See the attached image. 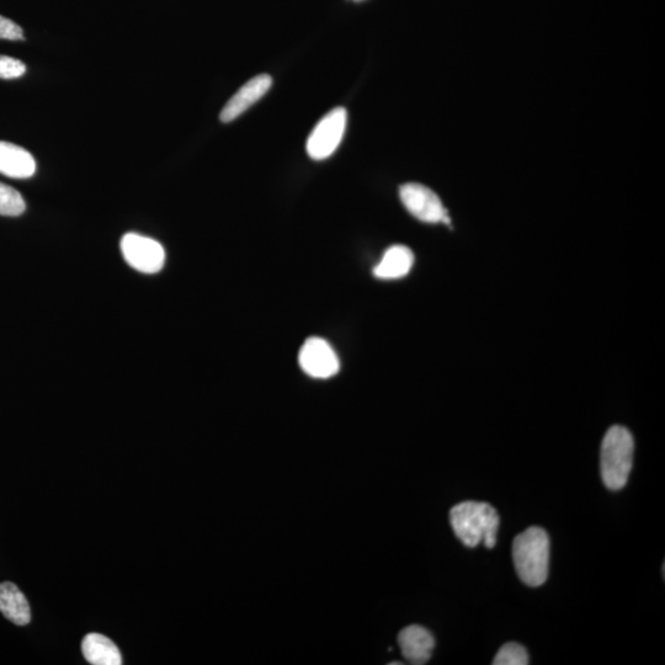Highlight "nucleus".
I'll use <instances>...</instances> for the list:
<instances>
[{
    "label": "nucleus",
    "instance_id": "nucleus-1",
    "mask_svg": "<svg viewBox=\"0 0 665 665\" xmlns=\"http://www.w3.org/2000/svg\"><path fill=\"white\" fill-rule=\"evenodd\" d=\"M450 523L459 540L470 549L483 542L493 549L497 542L499 515L488 503L462 502L450 512Z\"/></svg>",
    "mask_w": 665,
    "mask_h": 665
},
{
    "label": "nucleus",
    "instance_id": "nucleus-2",
    "mask_svg": "<svg viewBox=\"0 0 665 665\" xmlns=\"http://www.w3.org/2000/svg\"><path fill=\"white\" fill-rule=\"evenodd\" d=\"M513 561L521 582L537 588L549 577L550 537L544 529L532 526L515 537Z\"/></svg>",
    "mask_w": 665,
    "mask_h": 665
},
{
    "label": "nucleus",
    "instance_id": "nucleus-3",
    "mask_svg": "<svg viewBox=\"0 0 665 665\" xmlns=\"http://www.w3.org/2000/svg\"><path fill=\"white\" fill-rule=\"evenodd\" d=\"M635 441L629 429L614 425L601 444L600 470L606 488L620 491L629 481Z\"/></svg>",
    "mask_w": 665,
    "mask_h": 665
},
{
    "label": "nucleus",
    "instance_id": "nucleus-4",
    "mask_svg": "<svg viewBox=\"0 0 665 665\" xmlns=\"http://www.w3.org/2000/svg\"><path fill=\"white\" fill-rule=\"evenodd\" d=\"M348 113L335 108L318 122L307 140V153L315 161H324L337 151L347 129Z\"/></svg>",
    "mask_w": 665,
    "mask_h": 665
},
{
    "label": "nucleus",
    "instance_id": "nucleus-5",
    "mask_svg": "<svg viewBox=\"0 0 665 665\" xmlns=\"http://www.w3.org/2000/svg\"><path fill=\"white\" fill-rule=\"evenodd\" d=\"M120 247L126 263L140 273L156 274L166 263V250L152 238L127 233L122 237Z\"/></svg>",
    "mask_w": 665,
    "mask_h": 665
},
{
    "label": "nucleus",
    "instance_id": "nucleus-6",
    "mask_svg": "<svg viewBox=\"0 0 665 665\" xmlns=\"http://www.w3.org/2000/svg\"><path fill=\"white\" fill-rule=\"evenodd\" d=\"M399 196L409 214L419 221L450 225V217L443 202L427 186L417 183L404 184L399 190Z\"/></svg>",
    "mask_w": 665,
    "mask_h": 665
},
{
    "label": "nucleus",
    "instance_id": "nucleus-7",
    "mask_svg": "<svg viewBox=\"0 0 665 665\" xmlns=\"http://www.w3.org/2000/svg\"><path fill=\"white\" fill-rule=\"evenodd\" d=\"M301 369L313 379H331L339 371V359L326 340L310 338L300 350Z\"/></svg>",
    "mask_w": 665,
    "mask_h": 665
},
{
    "label": "nucleus",
    "instance_id": "nucleus-8",
    "mask_svg": "<svg viewBox=\"0 0 665 665\" xmlns=\"http://www.w3.org/2000/svg\"><path fill=\"white\" fill-rule=\"evenodd\" d=\"M271 85H273V78L269 74H259V76L250 79L228 100L225 108L221 111V121L228 124V122L236 120L237 117L246 113L250 106L258 103L269 92Z\"/></svg>",
    "mask_w": 665,
    "mask_h": 665
},
{
    "label": "nucleus",
    "instance_id": "nucleus-9",
    "mask_svg": "<svg viewBox=\"0 0 665 665\" xmlns=\"http://www.w3.org/2000/svg\"><path fill=\"white\" fill-rule=\"evenodd\" d=\"M398 645L409 663L423 665L432 657L435 640L432 633L424 627L412 625L399 632Z\"/></svg>",
    "mask_w": 665,
    "mask_h": 665
},
{
    "label": "nucleus",
    "instance_id": "nucleus-10",
    "mask_svg": "<svg viewBox=\"0 0 665 665\" xmlns=\"http://www.w3.org/2000/svg\"><path fill=\"white\" fill-rule=\"evenodd\" d=\"M35 172L36 162L29 151L14 143L0 141V174L14 179H29Z\"/></svg>",
    "mask_w": 665,
    "mask_h": 665
},
{
    "label": "nucleus",
    "instance_id": "nucleus-11",
    "mask_svg": "<svg viewBox=\"0 0 665 665\" xmlns=\"http://www.w3.org/2000/svg\"><path fill=\"white\" fill-rule=\"evenodd\" d=\"M414 254L406 246H393L383 254L381 262L376 265L374 275L381 280H397L404 278L412 270Z\"/></svg>",
    "mask_w": 665,
    "mask_h": 665
},
{
    "label": "nucleus",
    "instance_id": "nucleus-12",
    "mask_svg": "<svg viewBox=\"0 0 665 665\" xmlns=\"http://www.w3.org/2000/svg\"><path fill=\"white\" fill-rule=\"evenodd\" d=\"M0 613L18 626L28 625L31 621L30 605L17 585L0 584Z\"/></svg>",
    "mask_w": 665,
    "mask_h": 665
},
{
    "label": "nucleus",
    "instance_id": "nucleus-13",
    "mask_svg": "<svg viewBox=\"0 0 665 665\" xmlns=\"http://www.w3.org/2000/svg\"><path fill=\"white\" fill-rule=\"evenodd\" d=\"M82 652L88 663L93 665H121L120 649L110 638L99 633H89L82 642Z\"/></svg>",
    "mask_w": 665,
    "mask_h": 665
},
{
    "label": "nucleus",
    "instance_id": "nucleus-14",
    "mask_svg": "<svg viewBox=\"0 0 665 665\" xmlns=\"http://www.w3.org/2000/svg\"><path fill=\"white\" fill-rule=\"evenodd\" d=\"M25 210V200L19 191L0 183V216H20Z\"/></svg>",
    "mask_w": 665,
    "mask_h": 665
},
{
    "label": "nucleus",
    "instance_id": "nucleus-15",
    "mask_svg": "<svg viewBox=\"0 0 665 665\" xmlns=\"http://www.w3.org/2000/svg\"><path fill=\"white\" fill-rule=\"evenodd\" d=\"M494 665H526L529 664V654L519 643L510 642L499 649L493 659Z\"/></svg>",
    "mask_w": 665,
    "mask_h": 665
},
{
    "label": "nucleus",
    "instance_id": "nucleus-16",
    "mask_svg": "<svg viewBox=\"0 0 665 665\" xmlns=\"http://www.w3.org/2000/svg\"><path fill=\"white\" fill-rule=\"evenodd\" d=\"M26 72L24 62L17 58L0 55V78L15 79L23 77Z\"/></svg>",
    "mask_w": 665,
    "mask_h": 665
},
{
    "label": "nucleus",
    "instance_id": "nucleus-17",
    "mask_svg": "<svg viewBox=\"0 0 665 665\" xmlns=\"http://www.w3.org/2000/svg\"><path fill=\"white\" fill-rule=\"evenodd\" d=\"M0 40H24V31L17 23L0 15Z\"/></svg>",
    "mask_w": 665,
    "mask_h": 665
},
{
    "label": "nucleus",
    "instance_id": "nucleus-18",
    "mask_svg": "<svg viewBox=\"0 0 665 665\" xmlns=\"http://www.w3.org/2000/svg\"><path fill=\"white\" fill-rule=\"evenodd\" d=\"M354 2H364V0H354Z\"/></svg>",
    "mask_w": 665,
    "mask_h": 665
}]
</instances>
